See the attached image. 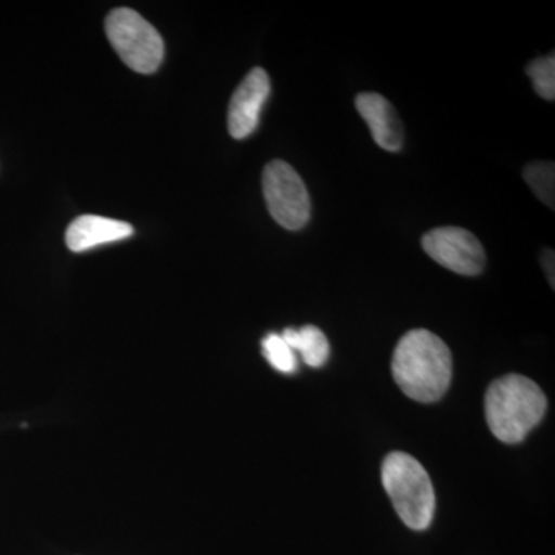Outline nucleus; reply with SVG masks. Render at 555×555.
Here are the masks:
<instances>
[{"label":"nucleus","instance_id":"nucleus-1","mask_svg":"<svg viewBox=\"0 0 555 555\" xmlns=\"http://www.w3.org/2000/svg\"><path fill=\"white\" fill-rule=\"evenodd\" d=\"M392 375L409 398L418 403H434L451 386V350L433 332L414 328L398 341L393 350Z\"/></svg>","mask_w":555,"mask_h":555},{"label":"nucleus","instance_id":"nucleus-2","mask_svg":"<svg viewBox=\"0 0 555 555\" xmlns=\"http://www.w3.org/2000/svg\"><path fill=\"white\" fill-rule=\"evenodd\" d=\"M543 390L524 375H506L489 386L485 397L486 423L500 441L516 444L546 414Z\"/></svg>","mask_w":555,"mask_h":555},{"label":"nucleus","instance_id":"nucleus-3","mask_svg":"<svg viewBox=\"0 0 555 555\" xmlns=\"http://www.w3.org/2000/svg\"><path fill=\"white\" fill-rule=\"evenodd\" d=\"M382 481L398 517L414 531H425L436 514V491L425 467L406 452H392L382 466Z\"/></svg>","mask_w":555,"mask_h":555},{"label":"nucleus","instance_id":"nucleus-4","mask_svg":"<svg viewBox=\"0 0 555 555\" xmlns=\"http://www.w3.org/2000/svg\"><path fill=\"white\" fill-rule=\"evenodd\" d=\"M105 31L120 60L133 72L150 75L163 64L164 40L137 11L113 10L105 21Z\"/></svg>","mask_w":555,"mask_h":555},{"label":"nucleus","instance_id":"nucleus-5","mask_svg":"<svg viewBox=\"0 0 555 555\" xmlns=\"http://www.w3.org/2000/svg\"><path fill=\"white\" fill-rule=\"evenodd\" d=\"M262 193L272 218L281 228L301 230L312 214V201L305 181L284 160H272L262 171Z\"/></svg>","mask_w":555,"mask_h":555},{"label":"nucleus","instance_id":"nucleus-6","mask_svg":"<svg viewBox=\"0 0 555 555\" xmlns=\"http://www.w3.org/2000/svg\"><path fill=\"white\" fill-rule=\"evenodd\" d=\"M422 246L434 261L459 275L476 276L483 272L485 248L466 229H433L423 236Z\"/></svg>","mask_w":555,"mask_h":555},{"label":"nucleus","instance_id":"nucleus-7","mask_svg":"<svg viewBox=\"0 0 555 555\" xmlns=\"http://www.w3.org/2000/svg\"><path fill=\"white\" fill-rule=\"evenodd\" d=\"M269 94L268 73L259 67L251 69L230 100L228 126L232 138L246 139L257 130L259 116Z\"/></svg>","mask_w":555,"mask_h":555},{"label":"nucleus","instance_id":"nucleus-8","mask_svg":"<svg viewBox=\"0 0 555 555\" xmlns=\"http://www.w3.org/2000/svg\"><path fill=\"white\" fill-rule=\"evenodd\" d=\"M356 105L377 145L387 152H400L403 147V126L392 104L382 94L360 93Z\"/></svg>","mask_w":555,"mask_h":555},{"label":"nucleus","instance_id":"nucleus-9","mask_svg":"<svg viewBox=\"0 0 555 555\" xmlns=\"http://www.w3.org/2000/svg\"><path fill=\"white\" fill-rule=\"evenodd\" d=\"M131 235H133V228L129 222L98 217V215H82L68 225L65 243L69 250L80 254L102 244L129 238Z\"/></svg>","mask_w":555,"mask_h":555},{"label":"nucleus","instance_id":"nucleus-10","mask_svg":"<svg viewBox=\"0 0 555 555\" xmlns=\"http://www.w3.org/2000/svg\"><path fill=\"white\" fill-rule=\"evenodd\" d=\"M284 341L302 357L310 367H323L331 356V345L324 332L317 326L288 327L281 334Z\"/></svg>","mask_w":555,"mask_h":555},{"label":"nucleus","instance_id":"nucleus-11","mask_svg":"<svg viewBox=\"0 0 555 555\" xmlns=\"http://www.w3.org/2000/svg\"><path fill=\"white\" fill-rule=\"evenodd\" d=\"M525 181L532 189L537 198L554 210L555 169L554 163L528 164L524 170Z\"/></svg>","mask_w":555,"mask_h":555},{"label":"nucleus","instance_id":"nucleus-12","mask_svg":"<svg viewBox=\"0 0 555 555\" xmlns=\"http://www.w3.org/2000/svg\"><path fill=\"white\" fill-rule=\"evenodd\" d=\"M262 353L270 366L276 369L281 374H295L298 369L297 353L278 334H269L262 339Z\"/></svg>","mask_w":555,"mask_h":555},{"label":"nucleus","instance_id":"nucleus-13","mask_svg":"<svg viewBox=\"0 0 555 555\" xmlns=\"http://www.w3.org/2000/svg\"><path fill=\"white\" fill-rule=\"evenodd\" d=\"M532 87L540 98L546 101L555 100V57L553 54L532 61L526 68Z\"/></svg>","mask_w":555,"mask_h":555},{"label":"nucleus","instance_id":"nucleus-14","mask_svg":"<svg viewBox=\"0 0 555 555\" xmlns=\"http://www.w3.org/2000/svg\"><path fill=\"white\" fill-rule=\"evenodd\" d=\"M543 268H545L547 273V280L551 281V284L554 286V251L545 250L542 258Z\"/></svg>","mask_w":555,"mask_h":555}]
</instances>
